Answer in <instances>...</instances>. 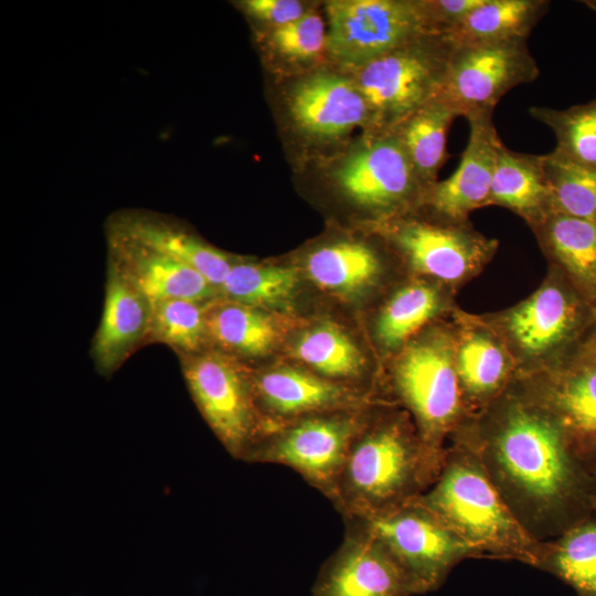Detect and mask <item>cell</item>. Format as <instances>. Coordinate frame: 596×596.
I'll use <instances>...</instances> for the list:
<instances>
[{
  "instance_id": "6da1fadb",
  "label": "cell",
  "mask_w": 596,
  "mask_h": 596,
  "mask_svg": "<svg viewBox=\"0 0 596 596\" xmlns=\"http://www.w3.org/2000/svg\"><path fill=\"white\" fill-rule=\"evenodd\" d=\"M450 439L477 453L510 511L539 542L555 539L596 511V451L575 438L518 376Z\"/></svg>"
},
{
  "instance_id": "7a4b0ae2",
  "label": "cell",
  "mask_w": 596,
  "mask_h": 596,
  "mask_svg": "<svg viewBox=\"0 0 596 596\" xmlns=\"http://www.w3.org/2000/svg\"><path fill=\"white\" fill-rule=\"evenodd\" d=\"M444 456L424 440L406 411L366 416L329 500L343 519L389 512L433 486Z\"/></svg>"
},
{
  "instance_id": "3957f363",
  "label": "cell",
  "mask_w": 596,
  "mask_h": 596,
  "mask_svg": "<svg viewBox=\"0 0 596 596\" xmlns=\"http://www.w3.org/2000/svg\"><path fill=\"white\" fill-rule=\"evenodd\" d=\"M417 500L448 525L475 557L536 567L541 542L522 528L467 444L448 441L436 481Z\"/></svg>"
},
{
  "instance_id": "277c9868",
  "label": "cell",
  "mask_w": 596,
  "mask_h": 596,
  "mask_svg": "<svg viewBox=\"0 0 596 596\" xmlns=\"http://www.w3.org/2000/svg\"><path fill=\"white\" fill-rule=\"evenodd\" d=\"M517 305L486 315L504 339L518 376L531 375L556 364L596 326V309L555 268Z\"/></svg>"
},
{
  "instance_id": "5b68a950",
  "label": "cell",
  "mask_w": 596,
  "mask_h": 596,
  "mask_svg": "<svg viewBox=\"0 0 596 596\" xmlns=\"http://www.w3.org/2000/svg\"><path fill=\"white\" fill-rule=\"evenodd\" d=\"M391 386L424 440L444 453L450 436L468 418L450 321L425 328L398 351Z\"/></svg>"
},
{
  "instance_id": "8992f818",
  "label": "cell",
  "mask_w": 596,
  "mask_h": 596,
  "mask_svg": "<svg viewBox=\"0 0 596 596\" xmlns=\"http://www.w3.org/2000/svg\"><path fill=\"white\" fill-rule=\"evenodd\" d=\"M456 43L430 32L361 64L358 88L384 130L437 96Z\"/></svg>"
},
{
  "instance_id": "52a82bcc",
  "label": "cell",
  "mask_w": 596,
  "mask_h": 596,
  "mask_svg": "<svg viewBox=\"0 0 596 596\" xmlns=\"http://www.w3.org/2000/svg\"><path fill=\"white\" fill-rule=\"evenodd\" d=\"M366 416L355 409L306 415L266 427L242 460L291 468L331 498L349 449Z\"/></svg>"
},
{
  "instance_id": "ba28073f",
  "label": "cell",
  "mask_w": 596,
  "mask_h": 596,
  "mask_svg": "<svg viewBox=\"0 0 596 596\" xmlns=\"http://www.w3.org/2000/svg\"><path fill=\"white\" fill-rule=\"evenodd\" d=\"M428 210L427 216L408 211L395 217L390 240L415 274L457 290L485 269L498 241L477 231L469 220L457 221Z\"/></svg>"
},
{
  "instance_id": "9c48e42d",
  "label": "cell",
  "mask_w": 596,
  "mask_h": 596,
  "mask_svg": "<svg viewBox=\"0 0 596 596\" xmlns=\"http://www.w3.org/2000/svg\"><path fill=\"white\" fill-rule=\"evenodd\" d=\"M377 539L416 585L419 595L437 590L471 549L417 499L385 513L343 519Z\"/></svg>"
},
{
  "instance_id": "30bf717a",
  "label": "cell",
  "mask_w": 596,
  "mask_h": 596,
  "mask_svg": "<svg viewBox=\"0 0 596 596\" xmlns=\"http://www.w3.org/2000/svg\"><path fill=\"white\" fill-rule=\"evenodd\" d=\"M539 75L528 40L456 44L437 96L467 120L493 117L509 91Z\"/></svg>"
},
{
  "instance_id": "8fae6325",
  "label": "cell",
  "mask_w": 596,
  "mask_h": 596,
  "mask_svg": "<svg viewBox=\"0 0 596 596\" xmlns=\"http://www.w3.org/2000/svg\"><path fill=\"white\" fill-rule=\"evenodd\" d=\"M182 371L205 422L232 457L242 460L264 429L251 377L216 350L182 356Z\"/></svg>"
},
{
  "instance_id": "7c38bea8",
  "label": "cell",
  "mask_w": 596,
  "mask_h": 596,
  "mask_svg": "<svg viewBox=\"0 0 596 596\" xmlns=\"http://www.w3.org/2000/svg\"><path fill=\"white\" fill-rule=\"evenodd\" d=\"M327 47L342 62L361 64L415 38L437 32L425 1L336 0L327 3Z\"/></svg>"
},
{
  "instance_id": "4fadbf2b",
  "label": "cell",
  "mask_w": 596,
  "mask_h": 596,
  "mask_svg": "<svg viewBox=\"0 0 596 596\" xmlns=\"http://www.w3.org/2000/svg\"><path fill=\"white\" fill-rule=\"evenodd\" d=\"M336 175L352 201L387 216L421 206L427 193L395 129L352 153Z\"/></svg>"
},
{
  "instance_id": "5bb4252c",
  "label": "cell",
  "mask_w": 596,
  "mask_h": 596,
  "mask_svg": "<svg viewBox=\"0 0 596 596\" xmlns=\"http://www.w3.org/2000/svg\"><path fill=\"white\" fill-rule=\"evenodd\" d=\"M311 592L312 596L419 595L389 550L352 523H345L343 541L321 565Z\"/></svg>"
},
{
  "instance_id": "9a60e30c",
  "label": "cell",
  "mask_w": 596,
  "mask_h": 596,
  "mask_svg": "<svg viewBox=\"0 0 596 596\" xmlns=\"http://www.w3.org/2000/svg\"><path fill=\"white\" fill-rule=\"evenodd\" d=\"M455 363L468 418L493 402L518 376L500 332L486 318L455 308L450 313Z\"/></svg>"
},
{
  "instance_id": "2e32d148",
  "label": "cell",
  "mask_w": 596,
  "mask_h": 596,
  "mask_svg": "<svg viewBox=\"0 0 596 596\" xmlns=\"http://www.w3.org/2000/svg\"><path fill=\"white\" fill-rule=\"evenodd\" d=\"M518 377L575 438L596 451V326L556 364Z\"/></svg>"
},
{
  "instance_id": "e0dca14e",
  "label": "cell",
  "mask_w": 596,
  "mask_h": 596,
  "mask_svg": "<svg viewBox=\"0 0 596 596\" xmlns=\"http://www.w3.org/2000/svg\"><path fill=\"white\" fill-rule=\"evenodd\" d=\"M251 380L264 429L306 415L355 409L358 404L351 389L300 369L280 366Z\"/></svg>"
},
{
  "instance_id": "ac0fdd59",
  "label": "cell",
  "mask_w": 596,
  "mask_h": 596,
  "mask_svg": "<svg viewBox=\"0 0 596 596\" xmlns=\"http://www.w3.org/2000/svg\"><path fill=\"white\" fill-rule=\"evenodd\" d=\"M468 123L470 132L459 166L449 178L437 181L428 190L423 203L457 221H467L473 210L488 206L497 150L502 142L492 116Z\"/></svg>"
},
{
  "instance_id": "d6986e66",
  "label": "cell",
  "mask_w": 596,
  "mask_h": 596,
  "mask_svg": "<svg viewBox=\"0 0 596 596\" xmlns=\"http://www.w3.org/2000/svg\"><path fill=\"white\" fill-rule=\"evenodd\" d=\"M109 259L150 304L185 299L207 304L219 292L199 272L128 238L107 233Z\"/></svg>"
},
{
  "instance_id": "ffe728a7",
  "label": "cell",
  "mask_w": 596,
  "mask_h": 596,
  "mask_svg": "<svg viewBox=\"0 0 596 596\" xmlns=\"http://www.w3.org/2000/svg\"><path fill=\"white\" fill-rule=\"evenodd\" d=\"M150 315V301L108 263L103 312L91 348L100 375H111L146 342Z\"/></svg>"
},
{
  "instance_id": "44dd1931",
  "label": "cell",
  "mask_w": 596,
  "mask_h": 596,
  "mask_svg": "<svg viewBox=\"0 0 596 596\" xmlns=\"http://www.w3.org/2000/svg\"><path fill=\"white\" fill-rule=\"evenodd\" d=\"M108 232L192 267L217 291L235 264L223 252L155 214H120L111 219Z\"/></svg>"
},
{
  "instance_id": "7402d4cb",
  "label": "cell",
  "mask_w": 596,
  "mask_h": 596,
  "mask_svg": "<svg viewBox=\"0 0 596 596\" xmlns=\"http://www.w3.org/2000/svg\"><path fill=\"white\" fill-rule=\"evenodd\" d=\"M290 111L299 127L322 137L342 135L373 118L356 85L328 74L297 85L290 97Z\"/></svg>"
},
{
  "instance_id": "603a6c76",
  "label": "cell",
  "mask_w": 596,
  "mask_h": 596,
  "mask_svg": "<svg viewBox=\"0 0 596 596\" xmlns=\"http://www.w3.org/2000/svg\"><path fill=\"white\" fill-rule=\"evenodd\" d=\"M532 231L550 266L596 309V223L554 212Z\"/></svg>"
},
{
  "instance_id": "cb8c5ba5",
  "label": "cell",
  "mask_w": 596,
  "mask_h": 596,
  "mask_svg": "<svg viewBox=\"0 0 596 596\" xmlns=\"http://www.w3.org/2000/svg\"><path fill=\"white\" fill-rule=\"evenodd\" d=\"M451 288L434 280H413L398 287L385 301L375 322L379 343L386 351H401L432 321L451 313Z\"/></svg>"
},
{
  "instance_id": "d4e9b609",
  "label": "cell",
  "mask_w": 596,
  "mask_h": 596,
  "mask_svg": "<svg viewBox=\"0 0 596 596\" xmlns=\"http://www.w3.org/2000/svg\"><path fill=\"white\" fill-rule=\"evenodd\" d=\"M488 205L505 207L531 228L554 213L542 155L517 152L502 142L497 150Z\"/></svg>"
},
{
  "instance_id": "484cf974",
  "label": "cell",
  "mask_w": 596,
  "mask_h": 596,
  "mask_svg": "<svg viewBox=\"0 0 596 596\" xmlns=\"http://www.w3.org/2000/svg\"><path fill=\"white\" fill-rule=\"evenodd\" d=\"M205 324L209 341L224 353L259 356L269 352L279 337L268 313L227 299L206 305Z\"/></svg>"
},
{
  "instance_id": "4316f807",
  "label": "cell",
  "mask_w": 596,
  "mask_h": 596,
  "mask_svg": "<svg viewBox=\"0 0 596 596\" xmlns=\"http://www.w3.org/2000/svg\"><path fill=\"white\" fill-rule=\"evenodd\" d=\"M536 568L573 587L577 596H596V511L555 539L541 542Z\"/></svg>"
},
{
  "instance_id": "83f0119b",
  "label": "cell",
  "mask_w": 596,
  "mask_h": 596,
  "mask_svg": "<svg viewBox=\"0 0 596 596\" xmlns=\"http://www.w3.org/2000/svg\"><path fill=\"white\" fill-rule=\"evenodd\" d=\"M549 7L545 0H483L450 34L456 44L528 40Z\"/></svg>"
},
{
  "instance_id": "f1b7e54d",
  "label": "cell",
  "mask_w": 596,
  "mask_h": 596,
  "mask_svg": "<svg viewBox=\"0 0 596 596\" xmlns=\"http://www.w3.org/2000/svg\"><path fill=\"white\" fill-rule=\"evenodd\" d=\"M456 117L436 96L394 128L427 192L437 182V172L446 160V136Z\"/></svg>"
},
{
  "instance_id": "f546056e",
  "label": "cell",
  "mask_w": 596,
  "mask_h": 596,
  "mask_svg": "<svg viewBox=\"0 0 596 596\" xmlns=\"http://www.w3.org/2000/svg\"><path fill=\"white\" fill-rule=\"evenodd\" d=\"M307 272L322 289L351 292L379 277L381 260L365 244L340 242L312 252L307 259Z\"/></svg>"
},
{
  "instance_id": "4dcf8cb0",
  "label": "cell",
  "mask_w": 596,
  "mask_h": 596,
  "mask_svg": "<svg viewBox=\"0 0 596 596\" xmlns=\"http://www.w3.org/2000/svg\"><path fill=\"white\" fill-rule=\"evenodd\" d=\"M292 351L298 360L333 382L358 377L364 369V359L358 347L329 322L305 331Z\"/></svg>"
},
{
  "instance_id": "1f68e13d",
  "label": "cell",
  "mask_w": 596,
  "mask_h": 596,
  "mask_svg": "<svg viewBox=\"0 0 596 596\" xmlns=\"http://www.w3.org/2000/svg\"><path fill=\"white\" fill-rule=\"evenodd\" d=\"M207 304L185 299H166L151 304L146 341L163 343L181 356L202 352L209 341L205 324Z\"/></svg>"
},
{
  "instance_id": "d6a6232c",
  "label": "cell",
  "mask_w": 596,
  "mask_h": 596,
  "mask_svg": "<svg viewBox=\"0 0 596 596\" xmlns=\"http://www.w3.org/2000/svg\"><path fill=\"white\" fill-rule=\"evenodd\" d=\"M529 114L554 132L553 151L596 169V98L564 109L533 106Z\"/></svg>"
},
{
  "instance_id": "836d02e7",
  "label": "cell",
  "mask_w": 596,
  "mask_h": 596,
  "mask_svg": "<svg viewBox=\"0 0 596 596\" xmlns=\"http://www.w3.org/2000/svg\"><path fill=\"white\" fill-rule=\"evenodd\" d=\"M298 281L291 267L235 263L219 292L227 300L260 309L287 301Z\"/></svg>"
},
{
  "instance_id": "e575fe53",
  "label": "cell",
  "mask_w": 596,
  "mask_h": 596,
  "mask_svg": "<svg viewBox=\"0 0 596 596\" xmlns=\"http://www.w3.org/2000/svg\"><path fill=\"white\" fill-rule=\"evenodd\" d=\"M554 212L596 223V169L555 151L542 155Z\"/></svg>"
},
{
  "instance_id": "d590c367",
  "label": "cell",
  "mask_w": 596,
  "mask_h": 596,
  "mask_svg": "<svg viewBox=\"0 0 596 596\" xmlns=\"http://www.w3.org/2000/svg\"><path fill=\"white\" fill-rule=\"evenodd\" d=\"M273 46L284 56L307 61L318 56L327 46L328 34L324 22L317 13H305L301 18L275 28Z\"/></svg>"
},
{
  "instance_id": "8d00e7d4",
  "label": "cell",
  "mask_w": 596,
  "mask_h": 596,
  "mask_svg": "<svg viewBox=\"0 0 596 596\" xmlns=\"http://www.w3.org/2000/svg\"><path fill=\"white\" fill-rule=\"evenodd\" d=\"M244 7L253 17L275 28L288 24L306 13L302 3L296 0H249Z\"/></svg>"
},
{
  "instance_id": "74e56055",
  "label": "cell",
  "mask_w": 596,
  "mask_h": 596,
  "mask_svg": "<svg viewBox=\"0 0 596 596\" xmlns=\"http://www.w3.org/2000/svg\"><path fill=\"white\" fill-rule=\"evenodd\" d=\"M583 3L592 10L596 11V0H585L583 1Z\"/></svg>"
}]
</instances>
